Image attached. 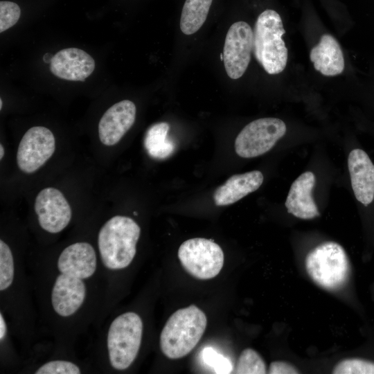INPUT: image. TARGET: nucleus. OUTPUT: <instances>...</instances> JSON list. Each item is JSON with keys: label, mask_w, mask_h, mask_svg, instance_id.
<instances>
[{"label": "nucleus", "mask_w": 374, "mask_h": 374, "mask_svg": "<svg viewBox=\"0 0 374 374\" xmlns=\"http://www.w3.org/2000/svg\"><path fill=\"white\" fill-rule=\"evenodd\" d=\"M315 181L314 173L307 171L292 183L285 201L288 213L304 220L313 219L320 215L312 196Z\"/></svg>", "instance_id": "nucleus-16"}, {"label": "nucleus", "mask_w": 374, "mask_h": 374, "mask_svg": "<svg viewBox=\"0 0 374 374\" xmlns=\"http://www.w3.org/2000/svg\"><path fill=\"white\" fill-rule=\"evenodd\" d=\"M351 186L356 199L364 206L374 199V165L362 150H353L348 158Z\"/></svg>", "instance_id": "nucleus-14"}, {"label": "nucleus", "mask_w": 374, "mask_h": 374, "mask_svg": "<svg viewBox=\"0 0 374 374\" xmlns=\"http://www.w3.org/2000/svg\"><path fill=\"white\" fill-rule=\"evenodd\" d=\"M55 149V137L49 129L43 126L30 128L18 146L19 168L28 174L35 172L51 157Z\"/></svg>", "instance_id": "nucleus-9"}, {"label": "nucleus", "mask_w": 374, "mask_h": 374, "mask_svg": "<svg viewBox=\"0 0 374 374\" xmlns=\"http://www.w3.org/2000/svg\"><path fill=\"white\" fill-rule=\"evenodd\" d=\"M178 257L190 275L202 280L215 277L224 265L221 247L213 240L203 238L184 242L179 248Z\"/></svg>", "instance_id": "nucleus-6"}, {"label": "nucleus", "mask_w": 374, "mask_h": 374, "mask_svg": "<svg viewBox=\"0 0 374 374\" xmlns=\"http://www.w3.org/2000/svg\"><path fill=\"white\" fill-rule=\"evenodd\" d=\"M21 10L14 2L0 1V32L3 33L13 26L19 19Z\"/></svg>", "instance_id": "nucleus-25"}, {"label": "nucleus", "mask_w": 374, "mask_h": 374, "mask_svg": "<svg viewBox=\"0 0 374 374\" xmlns=\"http://www.w3.org/2000/svg\"><path fill=\"white\" fill-rule=\"evenodd\" d=\"M285 123L276 118H262L247 124L235 141L236 154L252 158L270 150L286 132Z\"/></svg>", "instance_id": "nucleus-7"}, {"label": "nucleus", "mask_w": 374, "mask_h": 374, "mask_svg": "<svg viewBox=\"0 0 374 374\" xmlns=\"http://www.w3.org/2000/svg\"><path fill=\"white\" fill-rule=\"evenodd\" d=\"M136 109L134 103L123 100L110 107L98 123V136L107 146L118 143L134 123Z\"/></svg>", "instance_id": "nucleus-11"}, {"label": "nucleus", "mask_w": 374, "mask_h": 374, "mask_svg": "<svg viewBox=\"0 0 374 374\" xmlns=\"http://www.w3.org/2000/svg\"><path fill=\"white\" fill-rule=\"evenodd\" d=\"M335 374H374V362L359 358L345 359L337 363Z\"/></svg>", "instance_id": "nucleus-23"}, {"label": "nucleus", "mask_w": 374, "mask_h": 374, "mask_svg": "<svg viewBox=\"0 0 374 374\" xmlns=\"http://www.w3.org/2000/svg\"><path fill=\"white\" fill-rule=\"evenodd\" d=\"M253 32L246 22L239 21L229 28L223 49V62L226 72L233 80L240 78L246 71L253 50Z\"/></svg>", "instance_id": "nucleus-8"}, {"label": "nucleus", "mask_w": 374, "mask_h": 374, "mask_svg": "<svg viewBox=\"0 0 374 374\" xmlns=\"http://www.w3.org/2000/svg\"><path fill=\"white\" fill-rule=\"evenodd\" d=\"M314 69L322 75L335 76L344 69V58L341 48L337 39L329 34H324L310 54Z\"/></svg>", "instance_id": "nucleus-18"}, {"label": "nucleus", "mask_w": 374, "mask_h": 374, "mask_svg": "<svg viewBox=\"0 0 374 374\" xmlns=\"http://www.w3.org/2000/svg\"><path fill=\"white\" fill-rule=\"evenodd\" d=\"M213 0H186L180 18V29L187 35L196 33L205 22Z\"/></svg>", "instance_id": "nucleus-20"}, {"label": "nucleus", "mask_w": 374, "mask_h": 374, "mask_svg": "<svg viewBox=\"0 0 374 374\" xmlns=\"http://www.w3.org/2000/svg\"><path fill=\"white\" fill-rule=\"evenodd\" d=\"M202 359L216 373H229L232 371L231 361L212 348H206L202 350Z\"/></svg>", "instance_id": "nucleus-24"}, {"label": "nucleus", "mask_w": 374, "mask_h": 374, "mask_svg": "<svg viewBox=\"0 0 374 374\" xmlns=\"http://www.w3.org/2000/svg\"><path fill=\"white\" fill-rule=\"evenodd\" d=\"M35 211L40 226L46 231L57 233L70 222L71 208L64 195L48 187L42 190L35 198Z\"/></svg>", "instance_id": "nucleus-10"}, {"label": "nucleus", "mask_w": 374, "mask_h": 374, "mask_svg": "<svg viewBox=\"0 0 374 374\" xmlns=\"http://www.w3.org/2000/svg\"><path fill=\"white\" fill-rule=\"evenodd\" d=\"M2 104H3L2 100L0 99V109H1V108H2Z\"/></svg>", "instance_id": "nucleus-30"}, {"label": "nucleus", "mask_w": 374, "mask_h": 374, "mask_svg": "<svg viewBox=\"0 0 374 374\" xmlns=\"http://www.w3.org/2000/svg\"><path fill=\"white\" fill-rule=\"evenodd\" d=\"M143 321L139 314L127 312L116 317L109 326L107 346L111 366L123 371L131 366L140 349Z\"/></svg>", "instance_id": "nucleus-4"}, {"label": "nucleus", "mask_w": 374, "mask_h": 374, "mask_svg": "<svg viewBox=\"0 0 374 374\" xmlns=\"http://www.w3.org/2000/svg\"><path fill=\"white\" fill-rule=\"evenodd\" d=\"M95 69L93 58L78 48H66L56 53L50 63L51 73L70 81H84Z\"/></svg>", "instance_id": "nucleus-13"}, {"label": "nucleus", "mask_w": 374, "mask_h": 374, "mask_svg": "<svg viewBox=\"0 0 374 374\" xmlns=\"http://www.w3.org/2000/svg\"><path fill=\"white\" fill-rule=\"evenodd\" d=\"M170 125L166 122H159L151 125L146 131L143 144L148 154L157 159H165L175 151V142L168 138Z\"/></svg>", "instance_id": "nucleus-19"}, {"label": "nucleus", "mask_w": 374, "mask_h": 374, "mask_svg": "<svg viewBox=\"0 0 374 374\" xmlns=\"http://www.w3.org/2000/svg\"><path fill=\"white\" fill-rule=\"evenodd\" d=\"M270 374H297L299 370L292 364L283 362L275 361L271 363L269 368Z\"/></svg>", "instance_id": "nucleus-27"}, {"label": "nucleus", "mask_w": 374, "mask_h": 374, "mask_svg": "<svg viewBox=\"0 0 374 374\" xmlns=\"http://www.w3.org/2000/svg\"><path fill=\"white\" fill-rule=\"evenodd\" d=\"M80 368L75 364L65 360H53L38 368L36 374H79Z\"/></svg>", "instance_id": "nucleus-26"}, {"label": "nucleus", "mask_w": 374, "mask_h": 374, "mask_svg": "<svg viewBox=\"0 0 374 374\" xmlns=\"http://www.w3.org/2000/svg\"><path fill=\"white\" fill-rule=\"evenodd\" d=\"M141 228L132 218L116 215L101 227L98 246L104 266L111 270L128 267L136 252Z\"/></svg>", "instance_id": "nucleus-1"}, {"label": "nucleus", "mask_w": 374, "mask_h": 374, "mask_svg": "<svg viewBox=\"0 0 374 374\" xmlns=\"http://www.w3.org/2000/svg\"><path fill=\"white\" fill-rule=\"evenodd\" d=\"M310 277L320 287L335 290L346 282L349 262L344 248L335 242H325L307 255L305 260Z\"/></svg>", "instance_id": "nucleus-5"}, {"label": "nucleus", "mask_w": 374, "mask_h": 374, "mask_svg": "<svg viewBox=\"0 0 374 374\" xmlns=\"http://www.w3.org/2000/svg\"><path fill=\"white\" fill-rule=\"evenodd\" d=\"M235 373L263 374L266 373V366L262 358L256 350L246 348L238 358Z\"/></svg>", "instance_id": "nucleus-21"}, {"label": "nucleus", "mask_w": 374, "mask_h": 374, "mask_svg": "<svg viewBox=\"0 0 374 374\" xmlns=\"http://www.w3.org/2000/svg\"><path fill=\"white\" fill-rule=\"evenodd\" d=\"M7 333V326L4 318L1 313H0V340L2 341L5 338Z\"/></svg>", "instance_id": "nucleus-28"}, {"label": "nucleus", "mask_w": 374, "mask_h": 374, "mask_svg": "<svg viewBox=\"0 0 374 374\" xmlns=\"http://www.w3.org/2000/svg\"><path fill=\"white\" fill-rule=\"evenodd\" d=\"M253 32V51L257 61L269 74L282 72L287 61V49L282 38L285 30L279 14L271 9L263 11Z\"/></svg>", "instance_id": "nucleus-3"}, {"label": "nucleus", "mask_w": 374, "mask_h": 374, "mask_svg": "<svg viewBox=\"0 0 374 374\" xmlns=\"http://www.w3.org/2000/svg\"><path fill=\"white\" fill-rule=\"evenodd\" d=\"M60 273L78 276L83 280L91 277L97 267L96 253L88 242H78L66 247L60 254L57 263Z\"/></svg>", "instance_id": "nucleus-15"}, {"label": "nucleus", "mask_w": 374, "mask_h": 374, "mask_svg": "<svg viewBox=\"0 0 374 374\" xmlns=\"http://www.w3.org/2000/svg\"><path fill=\"white\" fill-rule=\"evenodd\" d=\"M262 173L253 170L230 177L214 192L213 200L218 206L232 204L258 190L263 182Z\"/></svg>", "instance_id": "nucleus-17"}, {"label": "nucleus", "mask_w": 374, "mask_h": 374, "mask_svg": "<svg viewBox=\"0 0 374 374\" xmlns=\"http://www.w3.org/2000/svg\"><path fill=\"white\" fill-rule=\"evenodd\" d=\"M14 259L9 246L0 240V290H7L14 279Z\"/></svg>", "instance_id": "nucleus-22"}, {"label": "nucleus", "mask_w": 374, "mask_h": 374, "mask_svg": "<svg viewBox=\"0 0 374 374\" xmlns=\"http://www.w3.org/2000/svg\"><path fill=\"white\" fill-rule=\"evenodd\" d=\"M207 324L204 312L195 305L175 312L160 335V348L167 357L176 359L188 355L202 338Z\"/></svg>", "instance_id": "nucleus-2"}, {"label": "nucleus", "mask_w": 374, "mask_h": 374, "mask_svg": "<svg viewBox=\"0 0 374 374\" xmlns=\"http://www.w3.org/2000/svg\"><path fill=\"white\" fill-rule=\"evenodd\" d=\"M86 292L83 279L71 274L60 273L51 291V303L54 311L63 317L73 315L83 304Z\"/></svg>", "instance_id": "nucleus-12"}, {"label": "nucleus", "mask_w": 374, "mask_h": 374, "mask_svg": "<svg viewBox=\"0 0 374 374\" xmlns=\"http://www.w3.org/2000/svg\"><path fill=\"white\" fill-rule=\"evenodd\" d=\"M0 159H1L4 155V148L2 144L0 145Z\"/></svg>", "instance_id": "nucleus-29"}]
</instances>
